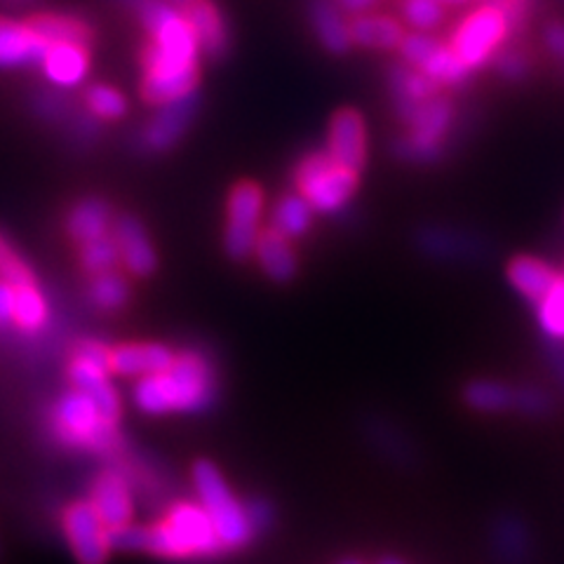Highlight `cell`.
Returning <instances> with one entry per match:
<instances>
[{
    "label": "cell",
    "mask_w": 564,
    "mask_h": 564,
    "mask_svg": "<svg viewBox=\"0 0 564 564\" xmlns=\"http://www.w3.org/2000/svg\"><path fill=\"white\" fill-rule=\"evenodd\" d=\"M219 393L217 372L200 350L176 352L172 365L153 377L137 379L134 404L151 414H200L215 404Z\"/></svg>",
    "instance_id": "obj_1"
},
{
    "label": "cell",
    "mask_w": 564,
    "mask_h": 564,
    "mask_svg": "<svg viewBox=\"0 0 564 564\" xmlns=\"http://www.w3.org/2000/svg\"><path fill=\"white\" fill-rule=\"evenodd\" d=\"M141 553L165 560H209L224 551V545L198 501H176L165 516L144 527Z\"/></svg>",
    "instance_id": "obj_2"
},
{
    "label": "cell",
    "mask_w": 564,
    "mask_h": 564,
    "mask_svg": "<svg viewBox=\"0 0 564 564\" xmlns=\"http://www.w3.org/2000/svg\"><path fill=\"white\" fill-rule=\"evenodd\" d=\"M52 433L64 447L87 452V454H101L113 456L126 445L120 435L118 421L106 419L97 404L87 398L78 388L64 393L50 414Z\"/></svg>",
    "instance_id": "obj_3"
},
{
    "label": "cell",
    "mask_w": 564,
    "mask_h": 564,
    "mask_svg": "<svg viewBox=\"0 0 564 564\" xmlns=\"http://www.w3.org/2000/svg\"><path fill=\"white\" fill-rule=\"evenodd\" d=\"M193 487L196 501L203 506L212 527L224 545V551H240L254 539V527L231 485L226 482L221 470L212 462H198L193 466Z\"/></svg>",
    "instance_id": "obj_4"
},
{
    "label": "cell",
    "mask_w": 564,
    "mask_h": 564,
    "mask_svg": "<svg viewBox=\"0 0 564 564\" xmlns=\"http://www.w3.org/2000/svg\"><path fill=\"white\" fill-rule=\"evenodd\" d=\"M360 174L350 172L337 161H332L327 151H315L302 158L294 170V186L299 196H304L313 212L334 215L350 203L358 191Z\"/></svg>",
    "instance_id": "obj_5"
},
{
    "label": "cell",
    "mask_w": 564,
    "mask_h": 564,
    "mask_svg": "<svg viewBox=\"0 0 564 564\" xmlns=\"http://www.w3.org/2000/svg\"><path fill=\"white\" fill-rule=\"evenodd\" d=\"M263 215V188L257 182H238L226 203V228L224 250L226 254L242 261L254 254V247L261 234Z\"/></svg>",
    "instance_id": "obj_6"
},
{
    "label": "cell",
    "mask_w": 564,
    "mask_h": 564,
    "mask_svg": "<svg viewBox=\"0 0 564 564\" xmlns=\"http://www.w3.org/2000/svg\"><path fill=\"white\" fill-rule=\"evenodd\" d=\"M137 14L149 35V43L161 50L165 57L182 64H198L200 45L182 10L163 3V0H147Z\"/></svg>",
    "instance_id": "obj_7"
},
{
    "label": "cell",
    "mask_w": 564,
    "mask_h": 564,
    "mask_svg": "<svg viewBox=\"0 0 564 564\" xmlns=\"http://www.w3.org/2000/svg\"><path fill=\"white\" fill-rule=\"evenodd\" d=\"M508 33H510V24L506 20V14L501 12V8L487 3L475 10L473 14H468L462 22V26L456 29L452 39V50L470 70L480 68L497 55V50L501 47Z\"/></svg>",
    "instance_id": "obj_8"
},
{
    "label": "cell",
    "mask_w": 564,
    "mask_h": 564,
    "mask_svg": "<svg viewBox=\"0 0 564 564\" xmlns=\"http://www.w3.org/2000/svg\"><path fill=\"white\" fill-rule=\"evenodd\" d=\"M62 532L78 564H106L111 555V529L104 524L87 499L68 503L62 513Z\"/></svg>",
    "instance_id": "obj_9"
},
{
    "label": "cell",
    "mask_w": 564,
    "mask_h": 564,
    "mask_svg": "<svg viewBox=\"0 0 564 564\" xmlns=\"http://www.w3.org/2000/svg\"><path fill=\"white\" fill-rule=\"evenodd\" d=\"M398 50H400L404 64H410L412 68L421 70L423 76H429L440 87L443 85L462 87L470 78V68L456 57L452 45H445V43L431 39L429 33L419 31L412 35H404Z\"/></svg>",
    "instance_id": "obj_10"
},
{
    "label": "cell",
    "mask_w": 564,
    "mask_h": 564,
    "mask_svg": "<svg viewBox=\"0 0 564 564\" xmlns=\"http://www.w3.org/2000/svg\"><path fill=\"white\" fill-rule=\"evenodd\" d=\"M198 109H200L198 93L158 106V111L147 120V126L139 132V139H137L139 149L149 153L172 151L193 126V120L198 116Z\"/></svg>",
    "instance_id": "obj_11"
},
{
    "label": "cell",
    "mask_w": 564,
    "mask_h": 564,
    "mask_svg": "<svg viewBox=\"0 0 564 564\" xmlns=\"http://www.w3.org/2000/svg\"><path fill=\"white\" fill-rule=\"evenodd\" d=\"M90 501L109 529L126 527L134 516V494L126 470L104 468L90 489Z\"/></svg>",
    "instance_id": "obj_12"
},
{
    "label": "cell",
    "mask_w": 564,
    "mask_h": 564,
    "mask_svg": "<svg viewBox=\"0 0 564 564\" xmlns=\"http://www.w3.org/2000/svg\"><path fill=\"white\" fill-rule=\"evenodd\" d=\"M327 153L350 172H362L367 165V128L360 111L339 109L329 120Z\"/></svg>",
    "instance_id": "obj_13"
},
{
    "label": "cell",
    "mask_w": 564,
    "mask_h": 564,
    "mask_svg": "<svg viewBox=\"0 0 564 564\" xmlns=\"http://www.w3.org/2000/svg\"><path fill=\"white\" fill-rule=\"evenodd\" d=\"M111 238L118 247L120 261L137 278H149L158 269V254L147 234V226L132 215H120L113 221Z\"/></svg>",
    "instance_id": "obj_14"
},
{
    "label": "cell",
    "mask_w": 564,
    "mask_h": 564,
    "mask_svg": "<svg viewBox=\"0 0 564 564\" xmlns=\"http://www.w3.org/2000/svg\"><path fill=\"white\" fill-rule=\"evenodd\" d=\"M184 20L200 45L203 55L209 59H224L231 50V33H228L224 14L212 0H191L182 6Z\"/></svg>",
    "instance_id": "obj_15"
},
{
    "label": "cell",
    "mask_w": 564,
    "mask_h": 564,
    "mask_svg": "<svg viewBox=\"0 0 564 564\" xmlns=\"http://www.w3.org/2000/svg\"><path fill=\"white\" fill-rule=\"evenodd\" d=\"M109 377V369L80 356H74L68 362V379L74 388L90 398L106 419L120 421V398Z\"/></svg>",
    "instance_id": "obj_16"
},
{
    "label": "cell",
    "mask_w": 564,
    "mask_h": 564,
    "mask_svg": "<svg viewBox=\"0 0 564 564\" xmlns=\"http://www.w3.org/2000/svg\"><path fill=\"white\" fill-rule=\"evenodd\" d=\"M416 247L429 254L431 259H482L487 254V242L475 238L473 234L456 231V228H440V226H426L416 234Z\"/></svg>",
    "instance_id": "obj_17"
},
{
    "label": "cell",
    "mask_w": 564,
    "mask_h": 564,
    "mask_svg": "<svg viewBox=\"0 0 564 564\" xmlns=\"http://www.w3.org/2000/svg\"><path fill=\"white\" fill-rule=\"evenodd\" d=\"M176 352L163 344H122L111 348V375L144 379L163 372Z\"/></svg>",
    "instance_id": "obj_18"
},
{
    "label": "cell",
    "mask_w": 564,
    "mask_h": 564,
    "mask_svg": "<svg viewBox=\"0 0 564 564\" xmlns=\"http://www.w3.org/2000/svg\"><path fill=\"white\" fill-rule=\"evenodd\" d=\"M47 43L26 22H12L0 17V68L41 64Z\"/></svg>",
    "instance_id": "obj_19"
},
{
    "label": "cell",
    "mask_w": 564,
    "mask_h": 564,
    "mask_svg": "<svg viewBox=\"0 0 564 564\" xmlns=\"http://www.w3.org/2000/svg\"><path fill=\"white\" fill-rule=\"evenodd\" d=\"M43 74L59 87H76L90 70V47L76 43H52L41 59Z\"/></svg>",
    "instance_id": "obj_20"
},
{
    "label": "cell",
    "mask_w": 564,
    "mask_h": 564,
    "mask_svg": "<svg viewBox=\"0 0 564 564\" xmlns=\"http://www.w3.org/2000/svg\"><path fill=\"white\" fill-rule=\"evenodd\" d=\"M388 90H391L393 97V109L402 120L410 111H414L416 106L440 95V85L429 76H423L421 70L412 68L410 64H395L388 70Z\"/></svg>",
    "instance_id": "obj_21"
},
{
    "label": "cell",
    "mask_w": 564,
    "mask_h": 564,
    "mask_svg": "<svg viewBox=\"0 0 564 564\" xmlns=\"http://www.w3.org/2000/svg\"><path fill=\"white\" fill-rule=\"evenodd\" d=\"M198 85L200 66L151 70V74H144V78H141V99L151 106H163L198 93Z\"/></svg>",
    "instance_id": "obj_22"
},
{
    "label": "cell",
    "mask_w": 564,
    "mask_h": 564,
    "mask_svg": "<svg viewBox=\"0 0 564 564\" xmlns=\"http://www.w3.org/2000/svg\"><path fill=\"white\" fill-rule=\"evenodd\" d=\"M113 207L101 198H85L70 207L66 217V231L78 245L106 238L113 228Z\"/></svg>",
    "instance_id": "obj_23"
},
{
    "label": "cell",
    "mask_w": 564,
    "mask_h": 564,
    "mask_svg": "<svg viewBox=\"0 0 564 564\" xmlns=\"http://www.w3.org/2000/svg\"><path fill=\"white\" fill-rule=\"evenodd\" d=\"M508 282L513 285V290L524 296L529 304H539L541 299L549 294V290L555 285V280L560 278V273L536 257H516L513 261L508 263L506 269Z\"/></svg>",
    "instance_id": "obj_24"
},
{
    "label": "cell",
    "mask_w": 564,
    "mask_h": 564,
    "mask_svg": "<svg viewBox=\"0 0 564 564\" xmlns=\"http://www.w3.org/2000/svg\"><path fill=\"white\" fill-rule=\"evenodd\" d=\"M254 254L261 271L273 282H278V285H285V282L294 280L299 271V261L290 238L273 231V228H267V231L259 234Z\"/></svg>",
    "instance_id": "obj_25"
},
{
    "label": "cell",
    "mask_w": 564,
    "mask_h": 564,
    "mask_svg": "<svg viewBox=\"0 0 564 564\" xmlns=\"http://www.w3.org/2000/svg\"><path fill=\"white\" fill-rule=\"evenodd\" d=\"M308 20L317 41L327 52H332V55H346L352 41L348 22H344L337 0H311Z\"/></svg>",
    "instance_id": "obj_26"
},
{
    "label": "cell",
    "mask_w": 564,
    "mask_h": 564,
    "mask_svg": "<svg viewBox=\"0 0 564 564\" xmlns=\"http://www.w3.org/2000/svg\"><path fill=\"white\" fill-rule=\"evenodd\" d=\"M452 118H454V104L445 95H435L433 99L423 101L416 106L414 111L402 118L404 126H408L410 134L440 141L443 144L449 128H452Z\"/></svg>",
    "instance_id": "obj_27"
},
{
    "label": "cell",
    "mask_w": 564,
    "mask_h": 564,
    "mask_svg": "<svg viewBox=\"0 0 564 564\" xmlns=\"http://www.w3.org/2000/svg\"><path fill=\"white\" fill-rule=\"evenodd\" d=\"M348 31L350 41L367 50H395L404 39L402 26L386 14H356Z\"/></svg>",
    "instance_id": "obj_28"
},
{
    "label": "cell",
    "mask_w": 564,
    "mask_h": 564,
    "mask_svg": "<svg viewBox=\"0 0 564 564\" xmlns=\"http://www.w3.org/2000/svg\"><path fill=\"white\" fill-rule=\"evenodd\" d=\"M41 39L52 45V43H76V45H85L90 47L95 31L90 29V24H85L78 17L70 14H57V12H43L35 14L26 22Z\"/></svg>",
    "instance_id": "obj_29"
},
{
    "label": "cell",
    "mask_w": 564,
    "mask_h": 564,
    "mask_svg": "<svg viewBox=\"0 0 564 564\" xmlns=\"http://www.w3.org/2000/svg\"><path fill=\"white\" fill-rule=\"evenodd\" d=\"M464 400L468 408L485 414L516 410L518 386H508L503 381H494V379H478V381H470L464 388Z\"/></svg>",
    "instance_id": "obj_30"
},
{
    "label": "cell",
    "mask_w": 564,
    "mask_h": 564,
    "mask_svg": "<svg viewBox=\"0 0 564 564\" xmlns=\"http://www.w3.org/2000/svg\"><path fill=\"white\" fill-rule=\"evenodd\" d=\"M313 215L315 212L304 196H299V193H288V196H282L273 207L271 228L290 240L302 238L311 231Z\"/></svg>",
    "instance_id": "obj_31"
},
{
    "label": "cell",
    "mask_w": 564,
    "mask_h": 564,
    "mask_svg": "<svg viewBox=\"0 0 564 564\" xmlns=\"http://www.w3.org/2000/svg\"><path fill=\"white\" fill-rule=\"evenodd\" d=\"M47 321H50V306L39 285L33 282V285L17 288L12 325L20 327L26 334H35L47 325Z\"/></svg>",
    "instance_id": "obj_32"
},
{
    "label": "cell",
    "mask_w": 564,
    "mask_h": 564,
    "mask_svg": "<svg viewBox=\"0 0 564 564\" xmlns=\"http://www.w3.org/2000/svg\"><path fill=\"white\" fill-rule=\"evenodd\" d=\"M87 296H90L95 308H99L104 313H116V311L128 306L130 285L126 278L109 271L101 275H93L90 288H87Z\"/></svg>",
    "instance_id": "obj_33"
},
{
    "label": "cell",
    "mask_w": 564,
    "mask_h": 564,
    "mask_svg": "<svg viewBox=\"0 0 564 564\" xmlns=\"http://www.w3.org/2000/svg\"><path fill=\"white\" fill-rule=\"evenodd\" d=\"M536 321L545 337L555 344H564V275L555 280L549 294L536 304Z\"/></svg>",
    "instance_id": "obj_34"
},
{
    "label": "cell",
    "mask_w": 564,
    "mask_h": 564,
    "mask_svg": "<svg viewBox=\"0 0 564 564\" xmlns=\"http://www.w3.org/2000/svg\"><path fill=\"white\" fill-rule=\"evenodd\" d=\"M87 113H93L99 120H120L128 113V99L120 90L111 85H93L85 93Z\"/></svg>",
    "instance_id": "obj_35"
},
{
    "label": "cell",
    "mask_w": 564,
    "mask_h": 564,
    "mask_svg": "<svg viewBox=\"0 0 564 564\" xmlns=\"http://www.w3.org/2000/svg\"><path fill=\"white\" fill-rule=\"evenodd\" d=\"M393 153L404 163H416V165H433L445 153V147L440 141L423 139L416 134H404L393 141Z\"/></svg>",
    "instance_id": "obj_36"
},
{
    "label": "cell",
    "mask_w": 564,
    "mask_h": 564,
    "mask_svg": "<svg viewBox=\"0 0 564 564\" xmlns=\"http://www.w3.org/2000/svg\"><path fill=\"white\" fill-rule=\"evenodd\" d=\"M118 261H120L118 247H116L113 238H109V236L80 245V263H83L85 273H90V275L109 273V271H113Z\"/></svg>",
    "instance_id": "obj_37"
},
{
    "label": "cell",
    "mask_w": 564,
    "mask_h": 564,
    "mask_svg": "<svg viewBox=\"0 0 564 564\" xmlns=\"http://www.w3.org/2000/svg\"><path fill=\"white\" fill-rule=\"evenodd\" d=\"M0 280L10 282L14 288L22 285H33L35 282V273L24 261V257L20 252H14V247L10 245V240L0 234Z\"/></svg>",
    "instance_id": "obj_38"
},
{
    "label": "cell",
    "mask_w": 564,
    "mask_h": 564,
    "mask_svg": "<svg viewBox=\"0 0 564 564\" xmlns=\"http://www.w3.org/2000/svg\"><path fill=\"white\" fill-rule=\"evenodd\" d=\"M402 17L410 26L426 33L435 26L443 24L445 12L440 0H404L402 3Z\"/></svg>",
    "instance_id": "obj_39"
},
{
    "label": "cell",
    "mask_w": 564,
    "mask_h": 564,
    "mask_svg": "<svg viewBox=\"0 0 564 564\" xmlns=\"http://www.w3.org/2000/svg\"><path fill=\"white\" fill-rule=\"evenodd\" d=\"M553 408L551 398L545 395L541 388L536 386H518V402H516V410L529 416H543L549 414Z\"/></svg>",
    "instance_id": "obj_40"
},
{
    "label": "cell",
    "mask_w": 564,
    "mask_h": 564,
    "mask_svg": "<svg viewBox=\"0 0 564 564\" xmlns=\"http://www.w3.org/2000/svg\"><path fill=\"white\" fill-rule=\"evenodd\" d=\"M497 70L506 78V80H524L527 74H529V62L524 55H520V52H501V55L497 57Z\"/></svg>",
    "instance_id": "obj_41"
},
{
    "label": "cell",
    "mask_w": 564,
    "mask_h": 564,
    "mask_svg": "<svg viewBox=\"0 0 564 564\" xmlns=\"http://www.w3.org/2000/svg\"><path fill=\"white\" fill-rule=\"evenodd\" d=\"M497 543H499L501 553L506 557H510V560L520 557L524 553V534H522V529L518 524H513V522H508V524H503L499 529Z\"/></svg>",
    "instance_id": "obj_42"
},
{
    "label": "cell",
    "mask_w": 564,
    "mask_h": 564,
    "mask_svg": "<svg viewBox=\"0 0 564 564\" xmlns=\"http://www.w3.org/2000/svg\"><path fill=\"white\" fill-rule=\"evenodd\" d=\"M491 3L501 8V12L506 14V20L510 24V31H513V29H522L532 0H491Z\"/></svg>",
    "instance_id": "obj_43"
},
{
    "label": "cell",
    "mask_w": 564,
    "mask_h": 564,
    "mask_svg": "<svg viewBox=\"0 0 564 564\" xmlns=\"http://www.w3.org/2000/svg\"><path fill=\"white\" fill-rule=\"evenodd\" d=\"M247 516H250V522L254 527V532H263L271 522H273V510L263 499H252L247 501Z\"/></svg>",
    "instance_id": "obj_44"
},
{
    "label": "cell",
    "mask_w": 564,
    "mask_h": 564,
    "mask_svg": "<svg viewBox=\"0 0 564 564\" xmlns=\"http://www.w3.org/2000/svg\"><path fill=\"white\" fill-rule=\"evenodd\" d=\"M14 294H17V288L10 285V282H6V280H0V329L12 325Z\"/></svg>",
    "instance_id": "obj_45"
},
{
    "label": "cell",
    "mask_w": 564,
    "mask_h": 564,
    "mask_svg": "<svg viewBox=\"0 0 564 564\" xmlns=\"http://www.w3.org/2000/svg\"><path fill=\"white\" fill-rule=\"evenodd\" d=\"M543 39L553 55L564 62V22H551L549 26H545Z\"/></svg>",
    "instance_id": "obj_46"
},
{
    "label": "cell",
    "mask_w": 564,
    "mask_h": 564,
    "mask_svg": "<svg viewBox=\"0 0 564 564\" xmlns=\"http://www.w3.org/2000/svg\"><path fill=\"white\" fill-rule=\"evenodd\" d=\"M549 360H551L555 377L564 386V344H555V341L549 344Z\"/></svg>",
    "instance_id": "obj_47"
},
{
    "label": "cell",
    "mask_w": 564,
    "mask_h": 564,
    "mask_svg": "<svg viewBox=\"0 0 564 564\" xmlns=\"http://www.w3.org/2000/svg\"><path fill=\"white\" fill-rule=\"evenodd\" d=\"M379 0H337V6L350 14H362L372 6H377Z\"/></svg>",
    "instance_id": "obj_48"
},
{
    "label": "cell",
    "mask_w": 564,
    "mask_h": 564,
    "mask_svg": "<svg viewBox=\"0 0 564 564\" xmlns=\"http://www.w3.org/2000/svg\"><path fill=\"white\" fill-rule=\"evenodd\" d=\"M118 3H122V6L130 8V10H139L141 6L147 3V0H118Z\"/></svg>",
    "instance_id": "obj_49"
},
{
    "label": "cell",
    "mask_w": 564,
    "mask_h": 564,
    "mask_svg": "<svg viewBox=\"0 0 564 564\" xmlns=\"http://www.w3.org/2000/svg\"><path fill=\"white\" fill-rule=\"evenodd\" d=\"M379 564H404V562L398 560V557H383Z\"/></svg>",
    "instance_id": "obj_50"
},
{
    "label": "cell",
    "mask_w": 564,
    "mask_h": 564,
    "mask_svg": "<svg viewBox=\"0 0 564 564\" xmlns=\"http://www.w3.org/2000/svg\"><path fill=\"white\" fill-rule=\"evenodd\" d=\"M339 564H365L362 560H356V557H348V560H341Z\"/></svg>",
    "instance_id": "obj_51"
},
{
    "label": "cell",
    "mask_w": 564,
    "mask_h": 564,
    "mask_svg": "<svg viewBox=\"0 0 564 564\" xmlns=\"http://www.w3.org/2000/svg\"><path fill=\"white\" fill-rule=\"evenodd\" d=\"M8 3H14V6H24V3H31V0H8Z\"/></svg>",
    "instance_id": "obj_52"
},
{
    "label": "cell",
    "mask_w": 564,
    "mask_h": 564,
    "mask_svg": "<svg viewBox=\"0 0 564 564\" xmlns=\"http://www.w3.org/2000/svg\"><path fill=\"white\" fill-rule=\"evenodd\" d=\"M440 3H456L458 6V3H466V0H440Z\"/></svg>",
    "instance_id": "obj_53"
},
{
    "label": "cell",
    "mask_w": 564,
    "mask_h": 564,
    "mask_svg": "<svg viewBox=\"0 0 564 564\" xmlns=\"http://www.w3.org/2000/svg\"><path fill=\"white\" fill-rule=\"evenodd\" d=\"M174 3H180V6H186V3H191V0H174Z\"/></svg>",
    "instance_id": "obj_54"
}]
</instances>
